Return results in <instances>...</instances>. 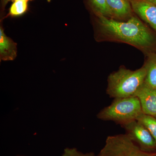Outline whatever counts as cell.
I'll use <instances>...</instances> for the list:
<instances>
[{"mask_svg":"<svg viewBox=\"0 0 156 156\" xmlns=\"http://www.w3.org/2000/svg\"><path fill=\"white\" fill-rule=\"evenodd\" d=\"M92 9L96 14H100L108 18H113L112 13L109 8L106 0H89Z\"/></svg>","mask_w":156,"mask_h":156,"instance_id":"8fae6325","label":"cell"},{"mask_svg":"<svg viewBox=\"0 0 156 156\" xmlns=\"http://www.w3.org/2000/svg\"><path fill=\"white\" fill-rule=\"evenodd\" d=\"M17 56V45L0 29V57L4 61L14 60Z\"/></svg>","mask_w":156,"mask_h":156,"instance_id":"9c48e42d","label":"cell"},{"mask_svg":"<svg viewBox=\"0 0 156 156\" xmlns=\"http://www.w3.org/2000/svg\"><path fill=\"white\" fill-rule=\"evenodd\" d=\"M137 121L145 126L156 142V118L142 113L137 119Z\"/></svg>","mask_w":156,"mask_h":156,"instance_id":"7c38bea8","label":"cell"},{"mask_svg":"<svg viewBox=\"0 0 156 156\" xmlns=\"http://www.w3.org/2000/svg\"><path fill=\"white\" fill-rule=\"evenodd\" d=\"M27 2L20 0L14 1L10 9V15L19 16L24 14L27 9Z\"/></svg>","mask_w":156,"mask_h":156,"instance_id":"4fadbf2b","label":"cell"},{"mask_svg":"<svg viewBox=\"0 0 156 156\" xmlns=\"http://www.w3.org/2000/svg\"><path fill=\"white\" fill-rule=\"evenodd\" d=\"M133 12L156 30V5L146 0H129Z\"/></svg>","mask_w":156,"mask_h":156,"instance_id":"52a82bcc","label":"cell"},{"mask_svg":"<svg viewBox=\"0 0 156 156\" xmlns=\"http://www.w3.org/2000/svg\"><path fill=\"white\" fill-rule=\"evenodd\" d=\"M134 96L139 99L143 113L156 117V88L144 83Z\"/></svg>","mask_w":156,"mask_h":156,"instance_id":"8992f818","label":"cell"},{"mask_svg":"<svg viewBox=\"0 0 156 156\" xmlns=\"http://www.w3.org/2000/svg\"><path fill=\"white\" fill-rule=\"evenodd\" d=\"M62 156H95L93 153L83 154L75 148L65 149Z\"/></svg>","mask_w":156,"mask_h":156,"instance_id":"5bb4252c","label":"cell"},{"mask_svg":"<svg viewBox=\"0 0 156 156\" xmlns=\"http://www.w3.org/2000/svg\"><path fill=\"white\" fill-rule=\"evenodd\" d=\"M96 15L100 33L106 40L126 43L141 50H147L154 43L151 31L135 16L122 22L100 14Z\"/></svg>","mask_w":156,"mask_h":156,"instance_id":"6da1fadb","label":"cell"},{"mask_svg":"<svg viewBox=\"0 0 156 156\" xmlns=\"http://www.w3.org/2000/svg\"><path fill=\"white\" fill-rule=\"evenodd\" d=\"M144 65L147 71L144 83L151 87L156 88V54L150 55Z\"/></svg>","mask_w":156,"mask_h":156,"instance_id":"30bf717a","label":"cell"},{"mask_svg":"<svg viewBox=\"0 0 156 156\" xmlns=\"http://www.w3.org/2000/svg\"><path fill=\"white\" fill-rule=\"evenodd\" d=\"M155 118H156V117H155Z\"/></svg>","mask_w":156,"mask_h":156,"instance_id":"d6986e66","label":"cell"},{"mask_svg":"<svg viewBox=\"0 0 156 156\" xmlns=\"http://www.w3.org/2000/svg\"><path fill=\"white\" fill-rule=\"evenodd\" d=\"M126 134L142 150L148 152L156 151V142L146 128L137 120H134L121 126Z\"/></svg>","mask_w":156,"mask_h":156,"instance_id":"5b68a950","label":"cell"},{"mask_svg":"<svg viewBox=\"0 0 156 156\" xmlns=\"http://www.w3.org/2000/svg\"><path fill=\"white\" fill-rule=\"evenodd\" d=\"M146 73L144 65L134 71L120 68L109 76L107 94L114 98L134 96L144 83Z\"/></svg>","mask_w":156,"mask_h":156,"instance_id":"7a4b0ae2","label":"cell"},{"mask_svg":"<svg viewBox=\"0 0 156 156\" xmlns=\"http://www.w3.org/2000/svg\"><path fill=\"white\" fill-rule=\"evenodd\" d=\"M97 156H156V153L142 150L126 134L108 136Z\"/></svg>","mask_w":156,"mask_h":156,"instance_id":"277c9868","label":"cell"},{"mask_svg":"<svg viewBox=\"0 0 156 156\" xmlns=\"http://www.w3.org/2000/svg\"><path fill=\"white\" fill-rule=\"evenodd\" d=\"M113 18L129 19L133 15V10L129 0H106Z\"/></svg>","mask_w":156,"mask_h":156,"instance_id":"ba28073f","label":"cell"},{"mask_svg":"<svg viewBox=\"0 0 156 156\" xmlns=\"http://www.w3.org/2000/svg\"><path fill=\"white\" fill-rule=\"evenodd\" d=\"M146 1H147V2H149L152 3V4L156 5V0H146Z\"/></svg>","mask_w":156,"mask_h":156,"instance_id":"2e32d148","label":"cell"},{"mask_svg":"<svg viewBox=\"0 0 156 156\" xmlns=\"http://www.w3.org/2000/svg\"><path fill=\"white\" fill-rule=\"evenodd\" d=\"M11 0H1V4L2 8H5L6 7L8 2Z\"/></svg>","mask_w":156,"mask_h":156,"instance_id":"9a60e30c","label":"cell"},{"mask_svg":"<svg viewBox=\"0 0 156 156\" xmlns=\"http://www.w3.org/2000/svg\"><path fill=\"white\" fill-rule=\"evenodd\" d=\"M47 1H48V2H51V0H47Z\"/></svg>","mask_w":156,"mask_h":156,"instance_id":"ac0fdd59","label":"cell"},{"mask_svg":"<svg viewBox=\"0 0 156 156\" xmlns=\"http://www.w3.org/2000/svg\"><path fill=\"white\" fill-rule=\"evenodd\" d=\"M11 1H13V2H14V1H18V0H11ZM20 1H27V2H28V1H29V0H20Z\"/></svg>","mask_w":156,"mask_h":156,"instance_id":"e0dca14e","label":"cell"},{"mask_svg":"<svg viewBox=\"0 0 156 156\" xmlns=\"http://www.w3.org/2000/svg\"><path fill=\"white\" fill-rule=\"evenodd\" d=\"M142 113L139 99L131 96L115 98L110 105L98 114L97 117L99 119L112 121L122 126L137 120Z\"/></svg>","mask_w":156,"mask_h":156,"instance_id":"3957f363","label":"cell"}]
</instances>
